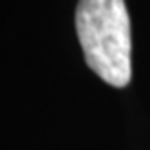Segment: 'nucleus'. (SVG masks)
I'll list each match as a JSON object with an SVG mask.
<instances>
[{"mask_svg": "<svg viewBox=\"0 0 150 150\" xmlns=\"http://www.w3.org/2000/svg\"><path fill=\"white\" fill-rule=\"evenodd\" d=\"M76 31L87 65L112 87L132 78V36L125 0H80Z\"/></svg>", "mask_w": 150, "mask_h": 150, "instance_id": "nucleus-1", "label": "nucleus"}]
</instances>
